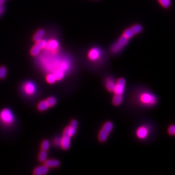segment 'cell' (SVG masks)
Here are the masks:
<instances>
[{
  "mask_svg": "<svg viewBox=\"0 0 175 175\" xmlns=\"http://www.w3.org/2000/svg\"><path fill=\"white\" fill-rule=\"evenodd\" d=\"M49 172V168L45 165L38 166L33 170V174L34 175H46Z\"/></svg>",
  "mask_w": 175,
  "mask_h": 175,
  "instance_id": "obj_9",
  "label": "cell"
},
{
  "mask_svg": "<svg viewBox=\"0 0 175 175\" xmlns=\"http://www.w3.org/2000/svg\"><path fill=\"white\" fill-rule=\"evenodd\" d=\"M60 145L63 150L69 149L70 146V137L66 136H63V137L60 141Z\"/></svg>",
  "mask_w": 175,
  "mask_h": 175,
  "instance_id": "obj_11",
  "label": "cell"
},
{
  "mask_svg": "<svg viewBox=\"0 0 175 175\" xmlns=\"http://www.w3.org/2000/svg\"><path fill=\"white\" fill-rule=\"evenodd\" d=\"M47 158V152L46 151L41 150L38 155V160L40 162H44Z\"/></svg>",
  "mask_w": 175,
  "mask_h": 175,
  "instance_id": "obj_19",
  "label": "cell"
},
{
  "mask_svg": "<svg viewBox=\"0 0 175 175\" xmlns=\"http://www.w3.org/2000/svg\"><path fill=\"white\" fill-rule=\"evenodd\" d=\"M41 150L47 151L50 147V143L48 140H44L42 141L41 144Z\"/></svg>",
  "mask_w": 175,
  "mask_h": 175,
  "instance_id": "obj_24",
  "label": "cell"
},
{
  "mask_svg": "<svg viewBox=\"0 0 175 175\" xmlns=\"http://www.w3.org/2000/svg\"><path fill=\"white\" fill-rule=\"evenodd\" d=\"M115 86V83L112 79H108L106 83V87L110 92H113Z\"/></svg>",
  "mask_w": 175,
  "mask_h": 175,
  "instance_id": "obj_20",
  "label": "cell"
},
{
  "mask_svg": "<svg viewBox=\"0 0 175 175\" xmlns=\"http://www.w3.org/2000/svg\"><path fill=\"white\" fill-rule=\"evenodd\" d=\"M129 39L125 38L123 35L111 47V52L113 53H117L124 48L127 44Z\"/></svg>",
  "mask_w": 175,
  "mask_h": 175,
  "instance_id": "obj_2",
  "label": "cell"
},
{
  "mask_svg": "<svg viewBox=\"0 0 175 175\" xmlns=\"http://www.w3.org/2000/svg\"><path fill=\"white\" fill-rule=\"evenodd\" d=\"M140 100L143 104L150 105L154 104L156 101L155 97L148 93H144L142 94L140 97Z\"/></svg>",
  "mask_w": 175,
  "mask_h": 175,
  "instance_id": "obj_5",
  "label": "cell"
},
{
  "mask_svg": "<svg viewBox=\"0 0 175 175\" xmlns=\"http://www.w3.org/2000/svg\"><path fill=\"white\" fill-rule=\"evenodd\" d=\"M125 86V80L123 78H119L115 83L113 91L115 94H122L124 92Z\"/></svg>",
  "mask_w": 175,
  "mask_h": 175,
  "instance_id": "obj_4",
  "label": "cell"
},
{
  "mask_svg": "<svg viewBox=\"0 0 175 175\" xmlns=\"http://www.w3.org/2000/svg\"><path fill=\"white\" fill-rule=\"evenodd\" d=\"M3 11H4V8H3V6L2 5L0 6V16L3 13Z\"/></svg>",
  "mask_w": 175,
  "mask_h": 175,
  "instance_id": "obj_31",
  "label": "cell"
},
{
  "mask_svg": "<svg viewBox=\"0 0 175 175\" xmlns=\"http://www.w3.org/2000/svg\"><path fill=\"white\" fill-rule=\"evenodd\" d=\"M113 127V125L112 123L110 121H107L103 125L102 129H103L104 131H105L108 134H110L112 130Z\"/></svg>",
  "mask_w": 175,
  "mask_h": 175,
  "instance_id": "obj_18",
  "label": "cell"
},
{
  "mask_svg": "<svg viewBox=\"0 0 175 175\" xmlns=\"http://www.w3.org/2000/svg\"><path fill=\"white\" fill-rule=\"evenodd\" d=\"M46 101L47 102V103L48 104V105L50 107H52L53 106H54L57 103V100L56 99L54 98V97H53V96H50V97H48Z\"/></svg>",
  "mask_w": 175,
  "mask_h": 175,
  "instance_id": "obj_28",
  "label": "cell"
},
{
  "mask_svg": "<svg viewBox=\"0 0 175 175\" xmlns=\"http://www.w3.org/2000/svg\"><path fill=\"white\" fill-rule=\"evenodd\" d=\"M50 108L46 100H41L38 103L37 109L39 111H45Z\"/></svg>",
  "mask_w": 175,
  "mask_h": 175,
  "instance_id": "obj_13",
  "label": "cell"
},
{
  "mask_svg": "<svg viewBox=\"0 0 175 175\" xmlns=\"http://www.w3.org/2000/svg\"><path fill=\"white\" fill-rule=\"evenodd\" d=\"M168 133L170 136H174L175 134V126L174 125L169 126L168 129Z\"/></svg>",
  "mask_w": 175,
  "mask_h": 175,
  "instance_id": "obj_30",
  "label": "cell"
},
{
  "mask_svg": "<svg viewBox=\"0 0 175 175\" xmlns=\"http://www.w3.org/2000/svg\"><path fill=\"white\" fill-rule=\"evenodd\" d=\"M59 47V44L57 40L55 39H52L47 41L46 47L44 50L50 52L51 53H56Z\"/></svg>",
  "mask_w": 175,
  "mask_h": 175,
  "instance_id": "obj_7",
  "label": "cell"
},
{
  "mask_svg": "<svg viewBox=\"0 0 175 175\" xmlns=\"http://www.w3.org/2000/svg\"><path fill=\"white\" fill-rule=\"evenodd\" d=\"M0 121L4 125H12L14 121L13 112L8 108H4L0 112Z\"/></svg>",
  "mask_w": 175,
  "mask_h": 175,
  "instance_id": "obj_1",
  "label": "cell"
},
{
  "mask_svg": "<svg viewBox=\"0 0 175 175\" xmlns=\"http://www.w3.org/2000/svg\"><path fill=\"white\" fill-rule=\"evenodd\" d=\"M100 56V52L96 48H92L89 50L88 53V58L91 61L97 60Z\"/></svg>",
  "mask_w": 175,
  "mask_h": 175,
  "instance_id": "obj_8",
  "label": "cell"
},
{
  "mask_svg": "<svg viewBox=\"0 0 175 175\" xmlns=\"http://www.w3.org/2000/svg\"><path fill=\"white\" fill-rule=\"evenodd\" d=\"M7 74V69L4 66H0V79L5 78Z\"/></svg>",
  "mask_w": 175,
  "mask_h": 175,
  "instance_id": "obj_29",
  "label": "cell"
},
{
  "mask_svg": "<svg viewBox=\"0 0 175 175\" xmlns=\"http://www.w3.org/2000/svg\"><path fill=\"white\" fill-rule=\"evenodd\" d=\"M45 35V31L44 30L41 29L38 30V31L35 33V34L34 35V37H33V40L36 43L37 41H38L39 40L42 39L44 37Z\"/></svg>",
  "mask_w": 175,
  "mask_h": 175,
  "instance_id": "obj_15",
  "label": "cell"
},
{
  "mask_svg": "<svg viewBox=\"0 0 175 175\" xmlns=\"http://www.w3.org/2000/svg\"><path fill=\"white\" fill-rule=\"evenodd\" d=\"M123 35L124 36L125 38H126L128 39H130V38H132L134 35L132 29L130 28H129L126 29L125 31L123 32Z\"/></svg>",
  "mask_w": 175,
  "mask_h": 175,
  "instance_id": "obj_25",
  "label": "cell"
},
{
  "mask_svg": "<svg viewBox=\"0 0 175 175\" xmlns=\"http://www.w3.org/2000/svg\"><path fill=\"white\" fill-rule=\"evenodd\" d=\"M78 127V123L76 120H73L69 126H66L63 132V136H68L69 137H72L74 136L76 132Z\"/></svg>",
  "mask_w": 175,
  "mask_h": 175,
  "instance_id": "obj_3",
  "label": "cell"
},
{
  "mask_svg": "<svg viewBox=\"0 0 175 175\" xmlns=\"http://www.w3.org/2000/svg\"><path fill=\"white\" fill-rule=\"evenodd\" d=\"M23 90L28 95H32L36 91V87L34 83L30 81L25 82L23 85Z\"/></svg>",
  "mask_w": 175,
  "mask_h": 175,
  "instance_id": "obj_6",
  "label": "cell"
},
{
  "mask_svg": "<svg viewBox=\"0 0 175 175\" xmlns=\"http://www.w3.org/2000/svg\"><path fill=\"white\" fill-rule=\"evenodd\" d=\"M108 135H109V134L107 132H106L105 131H104L103 129H101V130L99 132V136H98L99 141L101 142H105L107 139Z\"/></svg>",
  "mask_w": 175,
  "mask_h": 175,
  "instance_id": "obj_16",
  "label": "cell"
},
{
  "mask_svg": "<svg viewBox=\"0 0 175 175\" xmlns=\"http://www.w3.org/2000/svg\"><path fill=\"white\" fill-rule=\"evenodd\" d=\"M53 74L55 76L57 81H60L64 76V71L59 68L54 72Z\"/></svg>",
  "mask_w": 175,
  "mask_h": 175,
  "instance_id": "obj_17",
  "label": "cell"
},
{
  "mask_svg": "<svg viewBox=\"0 0 175 175\" xmlns=\"http://www.w3.org/2000/svg\"><path fill=\"white\" fill-rule=\"evenodd\" d=\"M40 51H41V50L40 49V48L38 47V45H37L35 44V45H34L32 47L31 50H30V54L32 56L35 57L39 54V53H40Z\"/></svg>",
  "mask_w": 175,
  "mask_h": 175,
  "instance_id": "obj_22",
  "label": "cell"
},
{
  "mask_svg": "<svg viewBox=\"0 0 175 175\" xmlns=\"http://www.w3.org/2000/svg\"><path fill=\"white\" fill-rule=\"evenodd\" d=\"M45 80L47 83L50 84H53L56 82V78L53 73L48 74L45 77Z\"/></svg>",
  "mask_w": 175,
  "mask_h": 175,
  "instance_id": "obj_23",
  "label": "cell"
},
{
  "mask_svg": "<svg viewBox=\"0 0 175 175\" xmlns=\"http://www.w3.org/2000/svg\"><path fill=\"white\" fill-rule=\"evenodd\" d=\"M159 4L164 8H168L171 4V0H158Z\"/></svg>",
  "mask_w": 175,
  "mask_h": 175,
  "instance_id": "obj_27",
  "label": "cell"
},
{
  "mask_svg": "<svg viewBox=\"0 0 175 175\" xmlns=\"http://www.w3.org/2000/svg\"><path fill=\"white\" fill-rule=\"evenodd\" d=\"M123 99V97L122 94H115L113 98V104L116 106H118L121 104Z\"/></svg>",
  "mask_w": 175,
  "mask_h": 175,
  "instance_id": "obj_14",
  "label": "cell"
},
{
  "mask_svg": "<svg viewBox=\"0 0 175 175\" xmlns=\"http://www.w3.org/2000/svg\"><path fill=\"white\" fill-rule=\"evenodd\" d=\"M44 163L48 168H56L60 164V161L57 159H47Z\"/></svg>",
  "mask_w": 175,
  "mask_h": 175,
  "instance_id": "obj_12",
  "label": "cell"
},
{
  "mask_svg": "<svg viewBox=\"0 0 175 175\" xmlns=\"http://www.w3.org/2000/svg\"><path fill=\"white\" fill-rule=\"evenodd\" d=\"M149 134V130L145 126H141L139 127L137 130L136 135L137 137L139 139H143L147 137Z\"/></svg>",
  "mask_w": 175,
  "mask_h": 175,
  "instance_id": "obj_10",
  "label": "cell"
},
{
  "mask_svg": "<svg viewBox=\"0 0 175 175\" xmlns=\"http://www.w3.org/2000/svg\"><path fill=\"white\" fill-rule=\"evenodd\" d=\"M130 28L132 29L134 35H137L138 34H139L143 30L142 25L139 24H136L133 25L132 27H130Z\"/></svg>",
  "mask_w": 175,
  "mask_h": 175,
  "instance_id": "obj_21",
  "label": "cell"
},
{
  "mask_svg": "<svg viewBox=\"0 0 175 175\" xmlns=\"http://www.w3.org/2000/svg\"><path fill=\"white\" fill-rule=\"evenodd\" d=\"M5 0H0V6H2L3 5V3H4Z\"/></svg>",
  "mask_w": 175,
  "mask_h": 175,
  "instance_id": "obj_32",
  "label": "cell"
},
{
  "mask_svg": "<svg viewBox=\"0 0 175 175\" xmlns=\"http://www.w3.org/2000/svg\"><path fill=\"white\" fill-rule=\"evenodd\" d=\"M47 41L42 39L36 42V45H38V47L40 48V49L41 50L45 49V48L46 47V45H47Z\"/></svg>",
  "mask_w": 175,
  "mask_h": 175,
  "instance_id": "obj_26",
  "label": "cell"
}]
</instances>
